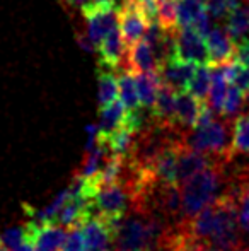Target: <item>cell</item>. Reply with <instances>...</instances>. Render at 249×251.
Here are the masks:
<instances>
[{
	"mask_svg": "<svg viewBox=\"0 0 249 251\" xmlns=\"http://www.w3.org/2000/svg\"><path fill=\"white\" fill-rule=\"evenodd\" d=\"M169 231L160 217L132 207L114 226L113 246L116 251H157Z\"/></svg>",
	"mask_w": 249,
	"mask_h": 251,
	"instance_id": "obj_1",
	"label": "cell"
},
{
	"mask_svg": "<svg viewBox=\"0 0 249 251\" xmlns=\"http://www.w3.org/2000/svg\"><path fill=\"white\" fill-rule=\"evenodd\" d=\"M183 193V207L186 221L195 217L206 205L215 201L224 195L229 186V175H227L226 162H217L208 168L202 169L184 183H181Z\"/></svg>",
	"mask_w": 249,
	"mask_h": 251,
	"instance_id": "obj_2",
	"label": "cell"
},
{
	"mask_svg": "<svg viewBox=\"0 0 249 251\" xmlns=\"http://www.w3.org/2000/svg\"><path fill=\"white\" fill-rule=\"evenodd\" d=\"M183 144L227 162L234 152V118L220 116L205 125H195L183 133Z\"/></svg>",
	"mask_w": 249,
	"mask_h": 251,
	"instance_id": "obj_3",
	"label": "cell"
},
{
	"mask_svg": "<svg viewBox=\"0 0 249 251\" xmlns=\"http://www.w3.org/2000/svg\"><path fill=\"white\" fill-rule=\"evenodd\" d=\"M130 208H132L130 188L126 183L118 179L113 183H101L96 195L91 200L89 215H97L111 224H116Z\"/></svg>",
	"mask_w": 249,
	"mask_h": 251,
	"instance_id": "obj_4",
	"label": "cell"
},
{
	"mask_svg": "<svg viewBox=\"0 0 249 251\" xmlns=\"http://www.w3.org/2000/svg\"><path fill=\"white\" fill-rule=\"evenodd\" d=\"M84 19L87 23V34L94 41V45H99L108 33L118 27V10L116 7H103L96 3L86 2L80 7Z\"/></svg>",
	"mask_w": 249,
	"mask_h": 251,
	"instance_id": "obj_5",
	"label": "cell"
},
{
	"mask_svg": "<svg viewBox=\"0 0 249 251\" xmlns=\"http://www.w3.org/2000/svg\"><path fill=\"white\" fill-rule=\"evenodd\" d=\"M174 43H176V58L191 62L195 65L210 63L206 40L193 27H180L174 33Z\"/></svg>",
	"mask_w": 249,
	"mask_h": 251,
	"instance_id": "obj_6",
	"label": "cell"
},
{
	"mask_svg": "<svg viewBox=\"0 0 249 251\" xmlns=\"http://www.w3.org/2000/svg\"><path fill=\"white\" fill-rule=\"evenodd\" d=\"M118 26H120V33L123 36L126 47L136 43L145 36L147 29H149V23L135 3V0H125L121 3L120 10H118Z\"/></svg>",
	"mask_w": 249,
	"mask_h": 251,
	"instance_id": "obj_7",
	"label": "cell"
},
{
	"mask_svg": "<svg viewBox=\"0 0 249 251\" xmlns=\"http://www.w3.org/2000/svg\"><path fill=\"white\" fill-rule=\"evenodd\" d=\"M27 241L34 245L36 251H60L68 234V227L62 224H38L29 221L26 224Z\"/></svg>",
	"mask_w": 249,
	"mask_h": 251,
	"instance_id": "obj_8",
	"label": "cell"
},
{
	"mask_svg": "<svg viewBox=\"0 0 249 251\" xmlns=\"http://www.w3.org/2000/svg\"><path fill=\"white\" fill-rule=\"evenodd\" d=\"M217 162H226V161H222V159L215 157L212 154H206V152L195 151L181 142L180 149H178V161H176V183L181 185V183H184L188 178H191L198 171H202V169L208 168L212 164H217Z\"/></svg>",
	"mask_w": 249,
	"mask_h": 251,
	"instance_id": "obj_9",
	"label": "cell"
},
{
	"mask_svg": "<svg viewBox=\"0 0 249 251\" xmlns=\"http://www.w3.org/2000/svg\"><path fill=\"white\" fill-rule=\"evenodd\" d=\"M205 40L206 47H208L210 65H226L237 56V45L229 34L227 27L213 26V29L210 31Z\"/></svg>",
	"mask_w": 249,
	"mask_h": 251,
	"instance_id": "obj_10",
	"label": "cell"
},
{
	"mask_svg": "<svg viewBox=\"0 0 249 251\" xmlns=\"http://www.w3.org/2000/svg\"><path fill=\"white\" fill-rule=\"evenodd\" d=\"M114 226L116 224H111V222L104 221V219L97 217V215H89V217L84 219L80 222V229H82L87 250L91 251L113 246Z\"/></svg>",
	"mask_w": 249,
	"mask_h": 251,
	"instance_id": "obj_11",
	"label": "cell"
},
{
	"mask_svg": "<svg viewBox=\"0 0 249 251\" xmlns=\"http://www.w3.org/2000/svg\"><path fill=\"white\" fill-rule=\"evenodd\" d=\"M126 43L123 36L120 34L118 27H114L111 33H108L97 45V53H99V65L108 67V69H120L126 63Z\"/></svg>",
	"mask_w": 249,
	"mask_h": 251,
	"instance_id": "obj_12",
	"label": "cell"
},
{
	"mask_svg": "<svg viewBox=\"0 0 249 251\" xmlns=\"http://www.w3.org/2000/svg\"><path fill=\"white\" fill-rule=\"evenodd\" d=\"M196 70V65L191 62H184L180 58H173L159 69V75L162 84H167L174 91H188V84L191 80L193 74Z\"/></svg>",
	"mask_w": 249,
	"mask_h": 251,
	"instance_id": "obj_13",
	"label": "cell"
},
{
	"mask_svg": "<svg viewBox=\"0 0 249 251\" xmlns=\"http://www.w3.org/2000/svg\"><path fill=\"white\" fill-rule=\"evenodd\" d=\"M99 144H103L106 139H110L113 133L126 126V116H128V109L121 101L114 100L113 102L106 106H101L99 109Z\"/></svg>",
	"mask_w": 249,
	"mask_h": 251,
	"instance_id": "obj_14",
	"label": "cell"
},
{
	"mask_svg": "<svg viewBox=\"0 0 249 251\" xmlns=\"http://www.w3.org/2000/svg\"><path fill=\"white\" fill-rule=\"evenodd\" d=\"M132 72H159V63L156 60L152 48L145 40L130 45L126 50V63Z\"/></svg>",
	"mask_w": 249,
	"mask_h": 251,
	"instance_id": "obj_15",
	"label": "cell"
},
{
	"mask_svg": "<svg viewBox=\"0 0 249 251\" xmlns=\"http://www.w3.org/2000/svg\"><path fill=\"white\" fill-rule=\"evenodd\" d=\"M205 101H200L198 98H195L193 94H189L188 91H181L178 93L176 98V123L178 128L181 130H189L196 125L198 122L200 111H202V106Z\"/></svg>",
	"mask_w": 249,
	"mask_h": 251,
	"instance_id": "obj_16",
	"label": "cell"
},
{
	"mask_svg": "<svg viewBox=\"0 0 249 251\" xmlns=\"http://www.w3.org/2000/svg\"><path fill=\"white\" fill-rule=\"evenodd\" d=\"M176 98L178 91H174L167 84H162L159 94H157V100L150 109L152 120L159 123H166V125H176L174 123V120H176Z\"/></svg>",
	"mask_w": 249,
	"mask_h": 251,
	"instance_id": "obj_17",
	"label": "cell"
},
{
	"mask_svg": "<svg viewBox=\"0 0 249 251\" xmlns=\"http://www.w3.org/2000/svg\"><path fill=\"white\" fill-rule=\"evenodd\" d=\"M212 86H210V93L208 98H206V104L215 113L222 115L224 102H226L227 91H229V79H227L226 67L224 65H212Z\"/></svg>",
	"mask_w": 249,
	"mask_h": 251,
	"instance_id": "obj_18",
	"label": "cell"
},
{
	"mask_svg": "<svg viewBox=\"0 0 249 251\" xmlns=\"http://www.w3.org/2000/svg\"><path fill=\"white\" fill-rule=\"evenodd\" d=\"M133 75H135L140 102H142L143 108L152 109L160 86H162L159 72H133Z\"/></svg>",
	"mask_w": 249,
	"mask_h": 251,
	"instance_id": "obj_19",
	"label": "cell"
},
{
	"mask_svg": "<svg viewBox=\"0 0 249 251\" xmlns=\"http://www.w3.org/2000/svg\"><path fill=\"white\" fill-rule=\"evenodd\" d=\"M229 34L234 38V41L246 40L249 34V0H243L227 17L226 24Z\"/></svg>",
	"mask_w": 249,
	"mask_h": 251,
	"instance_id": "obj_20",
	"label": "cell"
},
{
	"mask_svg": "<svg viewBox=\"0 0 249 251\" xmlns=\"http://www.w3.org/2000/svg\"><path fill=\"white\" fill-rule=\"evenodd\" d=\"M97 86H99V93H97V100H99V106H106L113 102L120 96V82L114 74L113 69L101 65L99 77H97Z\"/></svg>",
	"mask_w": 249,
	"mask_h": 251,
	"instance_id": "obj_21",
	"label": "cell"
},
{
	"mask_svg": "<svg viewBox=\"0 0 249 251\" xmlns=\"http://www.w3.org/2000/svg\"><path fill=\"white\" fill-rule=\"evenodd\" d=\"M212 72L213 69L210 63H202L196 67L195 74L188 84V93L198 98L200 101H205L208 98L210 86H212Z\"/></svg>",
	"mask_w": 249,
	"mask_h": 251,
	"instance_id": "obj_22",
	"label": "cell"
},
{
	"mask_svg": "<svg viewBox=\"0 0 249 251\" xmlns=\"http://www.w3.org/2000/svg\"><path fill=\"white\" fill-rule=\"evenodd\" d=\"M118 82H120V101L125 104V108L128 111H135V109L143 108L142 102H140L135 75H133L132 70L121 72L120 77H118Z\"/></svg>",
	"mask_w": 249,
	"mask_h": 251,
	"instance_id": "obj_23",
	"label": "cell"
},
{
	"mask_svg": "<svg viewBox=\"0 0 249 251\" xmlns=\"http://www.w3.org/2000/svg\"><path fill=\"white\" fill-rule=\"evenodd\" d=\"M178 24L180 27H193L206 10L205 0H178Z\"/></svg>",
	"mask_w": 249,
	"mask_h": 251,
	"instance_id": "obj_24",
	"label": "cell"
},
{
	"mask_svg": "<svg viewBox=\"0 0 249 251\" xmlns=\"http://www.w3.org/2000/svg\"><path fill=\"white\" fill-rule=\"evenodd\" d=\"M224 67H226V74L230 86L239 87L243 93H246L249 89V67L246 63L234 58L232 62L226 63Z\"/></svg>",
	"mask_w": 249,
	"mask_h": 251,
	"instance_id": "obj_25",
	"label": "cell"
},
{
	"mask_svg": "<svg viewBox=\"0 0 249 251\" xmlns=\"http://www.w3.org/2000/svg\"><path fill=\"white\" fill-rule=\"evenodd\" d=\"M234 151L249 154V111L234 118Z\"/></svg>",
	"mask_w": 249,
	"mask_h": 251,
	"instance_id": "obj_26",
	"label": "cell"
},
{
	"mask_svg": "<svg viewBox=\"0 0 249 251\" xmlns=\"http://www.w3.org/2000/svg\"><path fill=\"white\" fill-rule=\"evenodd\" d=\"M244 106V93L236 86H230L227 91V98L224 102V109H222V116L226 118H236L241 113Z\"/></svg>",
	"mask_w": 249,
	"mask_h": 251,
	"instance_id": "obj_27",
	"label": "cell"
},
{
	"mask_svg": "<svg viewBox=\"0 0 249 251\" xmlns=\"http://www.w3.org/2000/svg\"><path fill=\"white\" fill-rule=\"evenodd\" d=\"M243 0H205V7L213 19H227Z\"/></svg>",
	"mask_w": 249,
	"mask_h": 251,
	"instance_id": "obj_28",
	"label": "cell"
},
{
	"mask_svg": "<svg viewBox=\"0 0 249 251\" xmlns=\"http://www.w3.org/2000/svg\"><path fill=\"white\" fill-rule=\"evenodd\" d=\"M27 238V231H26V224L24 226H14L9 227L0 234V243L5 246L7 250H14L19 245H23Z\"/></svg>",
	"mask_w": 249,
	"mask_h": 251,
	"instance_id": "obj_29",
	"label": "cell"
},
{
	"mask_svg": "<svg viewBox=\"0 0 249 251\" xmlns=\"http://www.w3.org/2000/svg\"><path fill=\"white\" fill-rule=\"evenodd\" d=\"M60 251H89L87 250L86 239H84L80 226H72V227H68V234H67V239H65V243H63Z\"/></svg>",
	"mask_w": 249,
	"mask_h": 251,
	"instance_id": "obj_30",
	"label": "cell"
},
{
	"mask_svg": "<svg viewBox=\"0 0 249 251\" xmlns=\"http://www.w3.org/2000/svg\"><path fill=\"white\" fill-rule=\"evenodd\" d=\"M135 3L145 16L149 26L159 23V0H135Z\"/></svg>",
	"mask_w": 249,
	"mask_h": 251,
	"instance_id": "obj_31",
	"label": "cell"
},
{
	"mask_svg": "<svg viewBox=\"0 0 249 251\" xmlns=\"http://www.w3.org/2000/svg\"><path fill=\"white\" fill-rule=\"evenodd\" d=\"M75 38H77V43L80 45V48H82L84 51H87V53H94V51H96V45H94V41L91 40L87 33L77 31Z\"/></svg>",
	"mask_w": 249,
	"mask_h": 251,
	"instance_id": "obj_32",
	"label": "cell"
},
{
	"mask_svg": "<svg viewBox=\"0 0 249 251\" xmlns=\"http://www.w3.org/2000/svg\"><path fill=\"white\" fill-rule=\"evenodd\" d=\"M237 60H241L243 63H246L249 67V38L246 40L239 41V45H237Z\"/></svg>",
	"mask_w": 249,
	"mask_h": 251,
	"instance_id": "obj_33",
	"label": "cell"
},
{
	"mask_svg": "<svg viewBox=\"0 0 249 251\" xmlns=\"http://www.w3.org/2000/svg\"><path fill=\"white\" fill-rule=\"evenodd\" d=\"M86 2L87 0H62V3L65 5V9H70V7H72V9H80Z\"/></svg>",
	"mask_w": 249,
	"mask_h": 251,
	"instance_id": "obj_34",
	"label": "cell"
},
{
	"mask_svg": "<svg viewBox=\"0 0 249 251\" xmlns=\"http://www.w3.org/2000/svg\"><path fill=\"white\" fill-rule=\"evenodd\" d=\"M10 251H36V248H34V245L31 241H24L23 245H19L17 248H14V250H10Z\"/></svg>",
	"mask_w": 249,
	"mask_h": 251,
	"instance_id": "obj_35",
	"label": "cell"
},
{
	"mask_svg": "<svg viewBox=\"0 0 249 251\" xmlns=\"http://www.w3.org/2000/svg\"><path fill=\"white\" fill-rule=\"evenodd\" d=\"M91 3H96V5L103 7H116V0H87Z\"/></svg>",
	"mask_w": 249,
	"mask_h": 251,
	"instance_id": "obj_36",
	"label": "cell"
},
{
	"mask_svg": "<svg viewBox=\"0 0 249 251\" xmlns=\"http://www.w3.org/2000/svg\"><path fill=\"white\" fill-rule=\"evenodd\" d=\"M200 251H224V250L217 248V246H213V245H208V243H203Z\"/></svg>",
	"mask_w": 249,
	"mask_h": 251,
	"instance_id": "obj_37",
	"label": "cell"
},
{
	"mask_svg": "<svg viewBox=\"0 0 249 251\" xmlns=\"http://www.w3.org/2000/svg\"><path fill=\"white\" fill-rule=\"evenodd\" d=\"M236 251H249V243H243V245H241Z\"/></svg>",
	"mask_w": 249,
	"mask_h": 251,
	"instance_id": "obj_38",
	"label": "cell"
},
{
	"mask_svg": "<svg viewBox=\"0 0 249 251\" xmlns=\"http://www.w3.org/2000/svg\"><path fill=\"white\" fill-rule=\"evenodd\" d=\"M91 251H116L114 246H106V248H97V250H91Z\"/></svg>",
	"mask_w": 249,
	"mask_h": 251,
	"instance_id": "obj_39",
	"label": "cell"
},
{
	"mask_svg": "<svg viewBox=\"0 0 249 251\" xmlns=\"http://www.w3.org/2000/svg\"><path fill=\"white\" fill-rule=\"evenodd\" d=\"M0 251H10V250H7V248H5V246H3V245H0Z\"/></svg>",
	"mask_w": 249,
	"mask_h": 251,
	"instance_id": "obj_40",
	"label": "cell"
},
{
	"mask_svg": "<svg viewBox=\"0 0 249 251\" xmlns=\"http://www.w3.org/2000/svg\"><path fill=\"white\" fill-rule=\"evenodd\" d=\"M0 245H2V243H0Z\"/></svg>",
	"mask_w": 249,
	"mask_h": 251,
	"instance_id": "obj_41",
	"label": "cell"
}]
</instances>
